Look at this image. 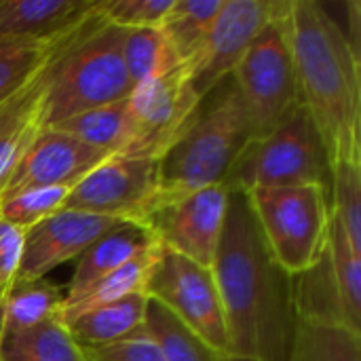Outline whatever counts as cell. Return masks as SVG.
I'll list each match as a JSON object with an SVG mask.
<instances>
[{"label":"cell","instance_id":"obj_29","mask_svg":"<svg viewBox=\"0 0 361 361\" xmlns=\"http://www.w3.org/2000/svg\"><path fill=\"white\" fill-rule=\"evenodd\" d=\"M123 63L131 87H137L180 61L176 59L161 27H137L123 30Z\"/></svg>","mask_w":361,"mask_h":361},{"label":"cell","instance_id":"obj_13","mask_svg":"<svg viewBox=\"0 0 361 361\" xmlns=\"http://www.w3.org/2000/svg\"><path fill=\"white\" fill-rule=\"evenodd\" d=\"M121 222L127 220L66 207L55 212L25 231L19 279H44L53 269L78 260L91 243Z\"/></svg>","mask_w":361,"mask_h":361},{"label":"cell","instance_id":"obj_27","mask_svg":"<svg viewBox=\"0 0 361 361\" xmlns=\"http://www.w3.org/2000/svg\"><path fill=\"white\" fill-rule=\"evenodd\" d=\"M68 36L70 32L49 42L0 49V110L8 106L13 99H17L38 78V74L44 70V66L51 61V57L57 53V49Z\"/></svg>","mask_w":361,"mask_h":361},{"label":"cell","instance_id":"obj_7","mask_svg":"<svg viewBox=\"0 0 361 361\" xmlns=\"http://www.w3.org/2000/svg\"><path fill=\"white\" fill-rule=\"evenodd\" d=\"M233 80L243 99L252 137L271 133L302 106L288 34V0H277L273 17L250 44Z\"/></svg>","mask_w":361,"mask_h":361},{"label":"cell","instance_id":"obj_3","mask_svg":"<svg viewBox=\"0 0 361 361\" xmlns=\"http://www.w3.org/2000/svg\"><path fill=\"white\" fill-rule=\"evenodd\" d=\"M131 82L123 63V30L93 13L61 42L38 80L42 127L127 99Z\"/></svg>","mask_w":361,"mask_h":361},{"label":"cell","instance_id":"obj_22","mask_svg":"<svg viewBox=\"0 0 361 361\" xmlns=\"http://www.w3.org/2000/svg\"><path fill=\"white\" fill-rule=\"evenodd\" d=\"M222 2L224 0H173L161 30L182 66H190L201 53Z\"/></svg>","mask_w":361,"mask_h":361},{"label":"cell","instance_id":"obj_4","mask_svg":"<svg viewBox=\"0 0 361 361\" xmlns=\"http://www.w3.org/2000/svg\"><path fill=\"white\" fill-rule=\"evenodd\" d=\"M250 137V118L231 76L199 102L186 127L157 159L152 209L188 192L222 184Z\"/></svg>","mask_w":361,"mask_h":361},{"label":"cell","instance_id":"obj_16","mask_svg":"<svg viewBox=\"0 0 361 361\" xmlns=\"http://www.w3.org/2000/svg\"><path fill=\"white\" fill-rule=\"evenodd\" d=\"M159 245L152 233L140 222H121L102 235L95 243H91L82 256L76 260V269L66 290V298H72L87 290L97 279L116 271L125 262L133 260L142 252Z\"/></svg>","mask_w":361,"mask_h":361},{"label":"cell","instance_id":"obj_14","mask_svg":"<svg viewBox=\"0 0 361 361\" xmlns=\"http://www.w3.org/2000/svg\"><path fill=\"white\" fill-rule=\"evenodd\" d=\"M106 157L110 154L95 150L53 127H44L19 159L11 178L2 186L0 197L13 195L23 188H44V186L72 188Z\"/></svg>","mask_w":361,"mask_h":361},{"label":"cell","instance_id":"obj_34","mask_svg":"<svg viewBox=\"0 0 361 361\" xmlns=\"http://www.w3.org/2000/svg\"><path fill=\"white\" fill-rule=\"evenodd\" d=\"M25 231L0 218V305L19 281Z\"/></svg>","mask_w":361,"mask_h":361},{"label":"cell","instance_id":"obj_24","mask_svg":"<svg viewBox=\"0 0 361 361\" xmlns=\"http://www.w3.org/2000/svg\"><path fill=\"white\" fill-rule=\"evenodd\" d=\"M292 300H294L296 322L341 324L349 328L338 300V292L332 279L326 252L315 267L292 277Z\"/></svg>","mask_w":361,"mask_h":361},{"label":"cell","instance_id":"obj_35","mask_svg":"<svg viewBox=\"0 0 361 361\" xmlns=\"http://www.w3.org/2000/svg\"><path fill=\"white\" fill-rule=\"evenodd\" d=\"M224 361H250V360H239V357H231V360H224Z\"/></svg>","mask_w":361,"mask_h":361},{"label":"cell","instance_id":"obj_21","mask_svg":"<svg viewBox=\"0 0 361 361\" xmlns=\"http://www.w3.org/2000/svg\"><path fill=\"white\" fill-rule=\"evenodd\" d=\"M40 74L17 99L0 110V190L11 178L23 152L44 129L38 112Z\"/></svg>","mask_w":361,"mask_h":361},{"label":"cell","instance_id":"obj_6","mask_svg":"<svg viewBox=\"0 0 361 361\" xmlns=\"http://www.w3.org/2000/svg\"><path fill=\"white\" fill-rule=\"evenodd\" d=\"M275 262L290 275L315 267L326 252L332 220L330 190L324 186H281L243 192Z\"/></svg>","mask_w":361,"mask_h":361},{"label":"cell","instance_id":"obj_5","mask_svg":"<svg viewBox=\"0 0 361 361\" xmlns=\"http://www.w3.org/2000/svg\"><path fill=\"white\" fill-rule=\"evenodd\" d=\"M311 184L330 190L332 163L302 106L271 133L250 137L222 182L228 192Z\"/></svg>","mask_w":361,"mask_h":361},{"label":"cell","instance_id":"obj_33","mask_svg":"<svg viewBox=\"0 0 361 361\" xmlns=\"http://www.w3.org/2000/svg\"><path fill=\"white\" fill-rule=\"evenodd\" d=\"M89 361H165L161 349L150 338L146 328L135 332L133 336L97 349H85Z\"/></svg>","mask_w":361,"mask_h":361},{"label":"cell","instance_id":"obj_28","mask_svg":"<svg viewBox=\"0 0 361 361\" xmlns=\"http://www.w3.org/2000/svg\"><path fill=\"white\" fill-rule=\"evenodd\" d=\"M144 328L161 349L165 361H224V357H220L197 334H192L163 305L150 298Z\"/></svg>","mask_w":361,"mask_h":361},{"label":"cell","instance_id":"obj_11","mask_svg":"<svg viewBox=\"0 0 361 361\" xmlns=\"http://www.w3.org/2000/svg\"><path fill=\"white\" fill-rule=\"evenodd\" d=\"M228 195L222 184L188 192L157 205L142 224L161 247L212 269L224 231Z\"/></svg>","mask_w":361,"mask_h":361},{"label":"cell","instance_id":"obj_17","mask_svg":"<svg viewBox=\"0 0 361 361\" xmlns=\"http://www.w3.org/2000/svg\"><path fill=\"white\" fill-rule=\"evenodd\" d=\"M148 296L133 294L123 300L89 309L80 315H74L61 322L74 343L82 349H97L121 343L135 332H140L146 324Z\"/></svg>","mask_w":361,"mask_h":361},{"label":"cell","instance_id":"obj_20","mask_svg":"<svg viewBox=\"0 0 361 361\" xmlns=\"http://www.w3.org/2000/svg\"><path fill=\"white\" fill-rule=\"evenodd\" d=\"M53 129L76 137L78 142L106 154H123L131 142V118L127 99L91 108L59 121Z\"/></svg>","mask_w":361,"mask_h":361},{"label":"cell","instance_id":"obj_26","mask_svg":"<svg viewBox=\"0 0 361 361\" xmlns=\"http://www.w3.org/2000/svg\"><path fill=\"white\" fill-rule=\"evenodd\" d=\"M326 258L332 271L345 319L351 330L361 332V254L353 250L334 214L328 228Z\"/></svg>","mask_w":361,"mask_h":361},{"label":"cell","instance_id":"obj_25","mask_svg":"<svg viewBox=\"0 0 361 361\" xmlns=\"http://www.w3.org/2000/svg\"><path fill=\"white\" fill-rule=\"evenodd\" d=\"M288 361H361V332L341 324L296 322Z\"/></svg>","mask_w":361,"mask_h":361},{"label":"cell","instance_id":"obj_8","mask_svg":"<svg viewBox=\"0 0 361 361\" xmlns=\"http://www.w3.org/2000/svg\"><path fill=\"white\" fill-rule=\"evenodd\" d=\"M146 296L163 305L220 357H233L226 317L212 269L161 247Z\"/></svg>","mask_w":361,"mask_h":361},{"label":"cell","instance_id":"obj_30","mask_svg":"<svg viewBox=\"0 0 361 361\" xmlns=\"http://www.w3.org/2000/svg\"><path fill=\"white\" fill-rule=\"evenodd\" d=\"M330 201L332 214L349 243L361 254V161H341L332 165Z\"/></svg>","mask_w":361,"mask_h":361},{"label":"cell","instance_id":"obj_18","mask_svg":"<svg viewBox=\"0 0 361 361\" xmlns=\"http://www.w3.org/2000/svg\"><path fill=\"white\" fill-rule=\"evenodd\" d=\"M159 252H161V245H154V247L142 252L140 256H135L133 260L125 262L116 271L108 273L106 277L97 279L80 294H76L72 298H63L59 319L66 322V319L80 315L89 309L104 307V305L123 300L133 294H146L148 279L159 260Z\"/></svg>","mask_w":361,"mask_h":361},{"label":"cell","instance_id":"obj_2","mask_svg":"<svg viewBox=\"0 0 361 361\" xmlns=\"http://www.w3.org/2000/svg\"><path fill=\"white\" fill-rule=\"evenodd\" d=\"M288 34L300 102L330 163L361 161V55L317 0H288Z\"/></svg>","mask_w":361,"mask_h":361},{"label":"cell","instance_id":"obj_9","mask_svg":"<svg viewBox=\"0 0 361 361\" xmlns=\"http://www.w3.org/2000/svg\"><path fill=\"white\" fill-rule=\"evenodd\" d=\"M154 199L157 159L110 154L70 188L63 207L142 224Z\"/></svg>","mask_w":361,"mask_h":361},{"label":"cell","instance_id":"obj_10","mask_svg":"<svg viewBox=\"0 0 361 361\" xmlns=\"http://www.w3.org/2000/svg\"><path fill=\"white\" fill-rule=\"evenodd\" d=\"M199 102L182 63L133 87L127 97L131 142L123 154L159 159L186 127Z\"/></svg>","mask_w":361,"mask_h":361},{"label":"cell","instance_id":"obj_23","mask_svg":"<svg viewBox=\"0 0 361 361\" xmlns=\"http://www.w3.org/2000/svg\"><path fill=\"white\" fill-rule=\"evenodd\" d=\"M0 361H89L59 319L0 336Z\"/></svg>","mask_w":361,"mask_h":361},{"label":"cell","instance_id":"obj_1","mask_svg":"<svg viewBox=\"0 0 361 361\" xmlns=\"http://www.w3.org/2000/svg\"><path fill=\"white\" fill-rule=\"evenodd\" d=\"M212 273L222 300L233 357L288 361L296 328L292 277L271 256L243 192L228 195Z\"/></svg>","mask_w":361,"mask_h":361},{"label":"cell","instance_id":"obj_19","mask_svg":"<svg viewBox=\"0 0 361 361\" xmlns=\"http://www.w3.org/2000/svg\"><path fill=\"white\" fill-rule=\"evenodd\" d=\"M66 292L47 279H19L0 305V336L59 319Z\"/></svg>","mask_w":361,"mask_h":361},{"label":"cell","instance_id":"obj_12","mask_svg":"<svg viewBox=\"0 0 361 361\" xmlns=\"http://www.w3.org/2000/svg\"><path fill=\"white\" fill-rule=\"evenodd\" d=\"M277 0H224L209 36L197 55L186 66L192 91L203 99L214 87L231 78L254 38L269 23Z\"/></svg>","mask_w":361,"mask_h":361},{"label":"cell","instance_id":"obj_15","mask_svg":"<svg viewBox=\"0 0 361 361\" xmlns=\"http://www.w3.org/2000/svg\"><path fill=\"white\" fill-rule=\"evenodd\" d=\"M95 0H0V49L66 36L93 13Z\"/></svg>","mask_w":361,"mask_h":361},{"label":"cell","instance_id":"obj_32","mask_svg":"<svg viewBox=\"0 0 361 361\" xmlns=\"http://www.w3.org/2000/svg\"><path fill=\"white\" fill-rule=\"evenodd\" d=\"M173 0H95V11L121 30L161 27Z\"/></svg>","mask_w":361,"mask_h":361},{"label":"cell","instance_id":"obj_31","mask_svg":"<svg viewBox=\"0 0 361 361\" xmlns=\"http://www.w3.org/2000/svg\"><path fill=\"white\" fill-rule=\"evenodd\" d=\"M70 186L23 188L13 195L0 197V218L21 231L32 228L40 220L63 209Z\"/></svg>","mask_w":361,"mask_h":361}]
</instances>
